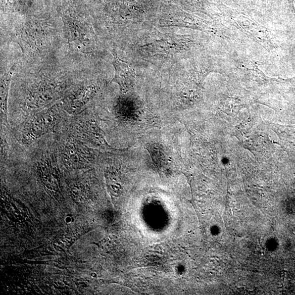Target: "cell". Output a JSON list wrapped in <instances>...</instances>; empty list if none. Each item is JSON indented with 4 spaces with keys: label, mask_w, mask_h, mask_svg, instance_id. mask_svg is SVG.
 Wrapping results in <instances>:
<instances>
[{
    "label": "cell",
    "mask_w": 295,
    "mask_h": 295,
    "mask_svg": "<svg viewBox=\"0 0 295 295\" xmlns=\"http://www.w3.org/2000/svg\"><path fill=\"white\" fill-rule=\"evenodd\" d=\"M56 122L55 113H42L36 116L25 126L23 134L25 144H30L48 133L54 127Z\"/></svg>",
    "instance_id": "6da1fadb"
},
{
    "label": "cell",
    "mask_w": 295,
    "mask_h": 295,
    "mask_svg": "<svg viewBox=\"0 0 295 295\" xmlns=\"http://www.w3.org/2000/svg\"><path fill=\"white\" fill-rule=\"evenodd\" d=\"M113 65L115 68V76L112 81L118 84L121 92L123 93H128L134 83V72L127 63L120 60L115 54L114 55Z\"/></svg>",
    "instance_id": "7a4b0ae2"
},
{
    "label": "cell",
    "mask_w": 295,
    "mask_h": 295,
    "mask_svg": "<svg viewBox=\"0 0 295 295\" xmlns=\"http://www.w3.org/2000/svg\"><path fill=\"white\" fill-rule=\"evenodd\" d=\"M63 153L65 162L72 165L86 164L89 162V154L80 144L71 142L66 146Z\"/></svg>",
    "instance_id": "3957f363"
},
{
    "label": "cell",
    "mask_w": 295,
    "mask_h": 295,
    "mask_svg": "<svg viewBox=\"0 0 295 295\" xmlns=\"http://www.w3.org/2000/svg\"><path fill=\"white\" fill-rule=\"evenodd\" d=\"M83 133L88 140L95 145L106 148L110 149H115L108 144L105 140L102 130L94 122H88L83 125Z\"/></svg>",
    "instance_id": "277c9868"
},
{
    "label": "cell",
    "mask_w": 295,
    "mask_h": 295,
    "mask_svg": "<svg viewBox=\"0 0 295 295\" xmlns=\"http://www.w3.org/2000/svg\"><path fill=\"white\" fill-rule=\"evenodd\" d=\"M10 75L4 79L1 83V108L3 112L6 111L7 107V99L10 80Z\"/></svg>",
    "instance_id": "5b68a950"
}]
</instances>
